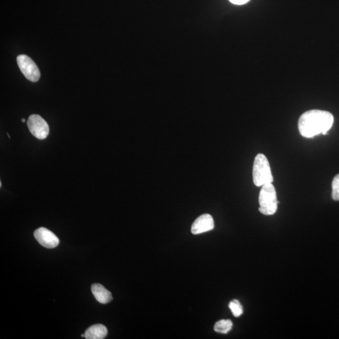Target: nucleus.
<instances>
[{"instance_id":"1","label":"nucleus","mask_w":339,"mask_h":339,"mask_svg":"<svg viewBox=\"0 0 339 339\" xmlns=\"http://www.w3.org/2000/svg\"><path fill=\"white\" fill-rule=\"evenodd\" d=\"M333 116L326 111L313 110L300 116L298 127L300 134L307 138L322 134L326 135L333 126Z\"/></svg>"},{"instance_id":"2","label":"nucleus","mask_w":339,"mask_h":339,"mask_svg":"<svg viewBox=\"0 0 339 339\" xmlns=\"http://www.w3.org/2000/svg\"><path fill=\"white\" fill-rule=\"evenodd\" d=\"M252 180L257 187H262L273 182L270 165L265 155L258 154L255 157L252 168Z\"/></svg>"},{"instance_id":"3","label":"nucleus","mask_w":339,"mask_h":339,"mask_svg":"<svg viewBox=\"0 0 339 339\" xmlns=\"http://www.w3.org/2000/svg\"><path fill=\"white\" fill-rule=\"evenodd\" d=\"M277 192L272 183L262 186L259 196V210L266 216L273 215L278 209Z\"/></svg>"},{"instance_id":"4","label":"nucleus","mask_w":339,"mask_h":339,"mask_svg":"<svg viewBox=\"0 0 339 339\" xmlns=\"http://www.w3.org/2000/svg\"><path fill=\"white\" fill-rule=\"evenodd\" d=\"M19 68L28 80L37 82L40 78V72L31 58L26 55H20L16 58Z\"/></svg>"},{"instance_id":"5","label":"nucleus","mask_w":339,"mask_h":339,"mask_svg":"<svg viewBox=\"0 0 339 339\" xmlns=\"http://www.w3.org/2000/svg\"><path fill=\"white\" fill-rule=\"evenodd\" d=\"M27 126L32 135L38 140H44L49 136V124L39 115L30 116L28 119Z\"/></svg>"},{"instance_id":"6","label":"nucleus","mask_w":339,"mask_h":339,"mask_svg":"<svg viewBox=\"0 0 339 339\" xmlns=\"http://www.w3.org/2000/svg\"><path fill=\"white\" fill-rule=\"evenodd\" d=\"M34 236L40 245L47 248H54L59 244L57 236L45 227H40L36 230Z\"/></svg>"},{"instance_id":"7","label":"nucleus","mask_w":339,"mask_h":339,"mask_svg":"<svg viewBox=\"0 0 339 339\" xmlns=\"http://www.w3.org/2000/svg\"><path fill=\"white\" fill-rule=\"evenodd\" d=\"M215 228V221L212 216L205 214L199 216L194 222L191 227V232L193 235H199L210 231Z\"/></svg>"},{"instance_id":"8","label":"nucleus","mask_w":339,"mask_h":339,"mask_svg":"<svg viewBox=\"0 0 339 339\" xmlns=\"http://www.w3.org/2000/svg\"><path fill=\"white\" fill-rule=\"evenodd\" d=\"M91 291L97 301L101 304H108L113 300L112 294L110 291L99 283L92 285Z\"/></svg>"},{"instance_id":"9","label":"nucleus","mask_w":339,"mask_h":339,"mask_svg":"<svg viewBox=\"0 0 339 339\" xmlns=\"http://www.w3.org/2000/svg\"><path fill=\"white\" fill-rule=\"evenodd\" d=\"M108 334V329L103 325L96 324L89 327L84 333L87 339H103Z\"/></svg>"},{"instance_id":"10","label":"nucleus","mask_w":339,"mask_h":339,"mask_svg":"<svg viewBox=\"0 0 339 339\" xmlns=\"http://www.w3.org/2000/svg\"><path fill=\"white\" fill-rule=\"evenodd\" d=\"M232 322L230 320H221L217 322L214 329L215 331L220 333H228L232 329Z\"/></svg>"},{"instance_id":"11","label":"nucleus","mask_w":339,"mask_h":339,"mask_svg":"<svg viewBox=\"0 0 339 339\" xmlns=\"http://www.w3.org/2000/svg\"><path fill=\"white\" fill-rule=\"evenodd\" d=\"M229 307L231 310L233 315L236 317L240 316L243 313V308L240 302L238 300H233L229 304Z\"/></svg>"},{"instance_id":"12","label":"nucleus","mask_w":339,"mask_h":339,"mask_svg":"<svg viewBox=\"0 0 339 339\" xmlns=\"http://www.w3.org/2000/svg\"><path fill=\"white\" fill-rule=\"evenodd\" d=\"M332 199L335 201H339V174L333 178L332 183Z\"/></svg>"},{"instance_id":"13","label":"nucleus","mask_w":339,"mask_h":339,"mask_svg":"<svg viewBox=\"0 0 339 339\" xmlns=\"http://www.w3.org/2000/svg\"><path fill=\"white\" fill-rule=\"evenodd\" d=\"M249 0H229L232 4L237 5H242L247 4Z\"/></svg>"},{"instance_id":"14","label":"nucleus","mask_w":339,"mask_h":339,"mask_svg":"<svg viewBox=\"0 0 339 339\" xmlns=\"http://www.w3.org/2000/svg\"><path fill=\"white\" fill-rule=\"evenodd\" d=\"M22 122H24V123H25V122H26V119H24H24H22Z\"/></svg>"},{"instance_id":"15","label":"nucleus","mask_w":339,"mask_h":339,"mask_svg":"<svg viewBox=\"0 0 339 339\" xmlns=\"http://www.w3.org/2000/svg\"><path fill=\"white\" fill-rule=\"evenodd\" d=\"M81 337H85V335H84V334H82V335H81Z\"/></svg>"}]
</instances>
